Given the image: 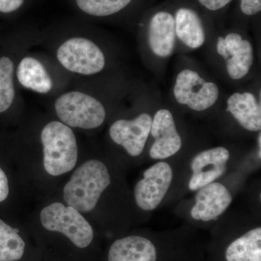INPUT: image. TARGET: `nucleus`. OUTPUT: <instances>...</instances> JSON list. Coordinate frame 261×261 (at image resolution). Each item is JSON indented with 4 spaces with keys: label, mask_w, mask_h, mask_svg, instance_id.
Masks as SVG:
<instances>
[{
    "label": "nucleus",
    "mask_w": 261,
    "mask_h": 261,
    "mask_svg": "<svg viewBox=\"0 0 261 261\" xmlns=\"http://www.w3.org/2000/svg\"><path fill=\"white\" fill-rule=\"evenodd\" d=\"M110 184L111 176L104 163L97 160L87 161L75 170L65 185L64 200L80 212H90Z\"/></svg>",
    "instance_id": "nucleus-1"
},
{
    "label": "nucleus",
    "mask_w": 261,
    "mask_h": 261,
    "mask_svg": "<svg viewBox=\"0 0 261 261\" xmlns=\"http://www.w3.org/2000/svg\"><path fill=\"white\" fill-rule=\"evenodd\" d=\"M41 140L44 166L51 176L69 172L78 160V147L74 133L61 122L51 121L43 128Z\"/></svg>",
    "instance_id": "nucleus-2"
},
{
    "label": "nucleus",
    "mask_w": 261,
    "mask_h": 261,
    "mask_svg": "<svg viewBox=\"0 0 261 261\" xmlns=\"http://www.w3.org/2000/svg\"><path fill=\"white\" fill-rule=\"evenodd\" d=\"M40 219L43 227L61 233L77 250L88 249L93 243V228L80 211L71 206L51 203L43 209Z\"/></svg>",
    "instance_id": "nucleus-3"
},
{
    "label": "nucleus",
    "mask_w": 261,
    "mask_h": 261,
    "mask_svg": "<svg viewBox=\"0 0 261 261\" xmlns=\"http://www.w3.org/2000/svg\"><path fill=\"white\" fill-rule=\"evenodd\" d=\"M57 115L68 126L93 129L102 124L106 112L96 98L80 92L62 94L55 103Z\"/></svg>",
    "instance_id": "nucleus-4"
},
{
    "label": "nucleus",
    "mask_w": 261,
    "mask_h": 261,
    "mask_svg": "<svg viewBox=\"0 0 261 261\" xmlns=\"http://www.w3.org/2000/svg\"><path fill=\"white\" fill-rule=\"evenodd\" d=\"M57 58L67 70L82 75L95 74L106 65L102 51L84 38H71L63 43L58 48Z\"/></svg>",
    "instance_id": "nucleus-5"
},
{
    "label": "nucleus",
    "mask_w": 261,
    "mask_h": 261,
    "mask_svg": "<svg viewBox=\"0 0 261 261\" xmlns=\"http://www.w3.org/2000/svg\"><path fill=\"white\" fill-rule=\"evenodd\" d=\"M175 99L192 111H204L212 107L219 97V89L214 82H206L197 72L181 70L173 88Z\"/></svg>",
    "instance_id": "nucleus-6"
},
{
    "label": "nucleus",
    "mask_w": 261,
    "mask_h": 261,
    "mask_svg": "<svg viewBox=\"0 0 261 261\" xmlns=\"http://www.w3.org/2000/svg\"><path fill=\"white\" fill-rule=\"evenodd\" d=\"M143 176L135 186L136 203L142 210L153 211L159 207L171 187L172 168L162 161L146 170Z\"/></svg>",
    "instance_id": "nucleus-7"
},
{
    "label": "nucleus",
    "mask_w": 261,
    "mask_h": 261,
    "mask_svg": "<svg viewBox=\"0 0 261 261\" xmlns=\"http://www.w3.org/2000/svg\"><path fill=\"white\" fill-rule=\"evenodd\" d=\"M216 50L226 61V70L233 80H242L248 74L253 63L251 43L238 33L218 38Z\"/></svg>",
    "instance_id": "nucleus-8"
},
{
    "label": "nucleus",
    "mask_w": 261,
    "mask_h": 261,
    "mask_svg": "<svg viewBox=\"0 0 261 261\" xmlns=\"http://www.w3.org/2000/svg\"><path fill=\"white\" fill-rule=\"evenodd\" d=\"M152 118L142 113L133 120H118L110 128V136L117 145L122 146L133 157L140 155L150 135Z\"/></svg>",
    "instance_id": "nucleus-9"
},
{
    "label": "nucleus",
    "mask_w": 261,
    "mask_h": 261,
    "mask_svg": "<svg viewBox=\"0 0 261 261\" xmlns=\"http://www.w3.org/2000/svg\"><path fill=\"white\" fill-rule=\"evenodd\" d=\"M150 135L154 140L149 150L152 159H168L177 153L181 148V136L176 128L172 113L167 109L159 110L154 115Z\"/></svg>",
    "instance_id": "nucleus-10"
},
{
    "label": "nucleus",
    "mask_w": 261,
    "mask_h": 261,
    "mask_svg": "<svg viewBox=\"0 0 261 261\" xmlns=\"http://www.w3.org/2000/svg\"><path fill=\"white\" fill-rule=\"evenodd\" d=\"M229 157L228 149L223 147L207 149L197 154L191 163L190 190L197 191L221 177L226 171Z\"/></svg>",
    "instance_id": "nucleus-11"
},
{
    "label": "nucleus",
    "mask_w": 261,
    "mask_h": 261,
    "mask_svg": "<svg viewBox=\"0 0 261 261\" xmlns=\"http://www.w3.org/2000/svg\"><path fill=\"white\" fill-rule=\"evenodd\" d=\"M197 191L195 204L191 210L192 219L197 221L217 219L232 202L231 192L219 182H212Z\"/></svg>",
    "instance_id": "nucleus-12"
},
{
    "label": "nucleus",
    "mask_w": 261,
    "mask_h": 261,
    "mask_svg": "<svg viewBox=\"0 0 261 261\" xmlns=\"http://www.w3.org/2000/svg\"><path fill=\"white\" fill-rule=\"evenodd\" d=\"M174 16L167 11H159L152 15L148 27L149 48L156 56H171L176 44Z\"/></svg>",
    "instance_id": "nucleus-13"
},
{
    "label": "nucleus",
    "mask_w": 261,
    "mask_h": 261,
    "mask_svg": "<svg viewBox=\"0 0 261 261\" xmlns=\"http://www.w3.org/2000/svg\"><path fill=\"white\" fill-rule=\"evenodd\" d=\"M107 261H158V251L149 239L132 235L115 240L109 250Z\"/></svg>",
    "instance_id": "nucleus-14"
},
{
    "label": "nucleus",
    "mask_w": 261,
    "mask_h": 261,
    "mask_svg": "<svg viewBox=\"0 0 261 261\" xmlns=\"http://www.w3.org/2000/svg\"><path fill=\"white\" fill-rule=\"evenodd\" d=\"M226 111L231 113L239 124L249 132L261 129L260 105L253 94L235 92L227 99Z\"/></svg>",
    "instance_id": "nucleus-15"
},
{
    "label": "nucleus",
    "mask_w": 261,
    "mask_h": 261,
    "mask_svg": "<svg viewBox=\"0 0 261 261\" xmlns=\"http://www.w3.org/2000/svg\"><path fill=\"white\" fill-rule=\"evenodd\" d=\"M176 35L187 47L197 49L205 42V29L202 20L195 10L179 8L174 16Z\"/></svg>",
    "instance_id": "nucleus-16"
},
{
    "label": "nucleus",
    "mask_w": 261,
    "mask_h": 261,
    "mask_svg": "<svg viewBox=\"0 0 261 261\" xmlns=\"http://www.w3.org/2000/svg\"><path fill=\"white\" fill-rule=\"evenodd\" d=\"M18 82L25 88L40 94H47L53 89L50 75L41 62L34 58H23L17 68Z\"/></svg>",
    "instance_id": "nucleus-17"
},
{
    "label": "nucleus",
    "mask_w": 261,
    "mask_h": 261,
    "mask_svg": "<svg viewBox=\"0 0 261 261\" xmlns=\"http://www.w3.org/2000/svg\"><path fill=\"white\" fill-rule=\"evenodd\" d=\"M226 261H261V228H252L231 242L225 251Z\"/></svg>",
    "instance_id": "nucleus-18"
},
{
    "label": "nucleus",
    "mask_w": 261,
    "mask_h": 261,
    "mask_svg": "<svg viewBox=\"0 0 261 261\" xmlns=\"http://www.w3.org/2000/svg\"><path fill=\"white\" fill-rule=\"evenodd\" d=\"M19 231L0 219V261H21L25 257L27 243Z\"/></svg>",
    "instance_id": "nucleus-19"
},
{
    "label": "nucleus",
    "mask_w": 261,
    "mask_h": 261,
    "mask_svg": "<svg viewBox=\"0 0 261 261\" xmlns=\"http://www.w3.org/2000/svg\"><path fill=\"white\" fill-rule=\"evenodd\" d=\"M14 65L8 57L0 58V113L9 109L15 98Z\"/></svg>",
    "instance_id": "nucleus-20"
},
{
    "label": "nucleus",
    "mask_w": 261,
    "mask_h": 261,
    "mask_svg": "<svg viewBox=\"0 0 261 261\" xmlns=\"http://www.w3.org/2000/svg\"><path fill=\"white\" fill-rule=\"evenodd\" d=\"M132 0H75L82 11L92 16L106 17L124 9Z\"/></svg>",
    "instance_id": "nucleus-21"
},
{
    "label": "nucleus",
    "mask_w": 261,
    "mask_h": 261,
    "mask_svg": "<svg viewBox=\"0 0 261 261\" xmlns=\"http://www.w3.org/2000/svg\"><path fill=\"white\" fill-rule=\"evenodd\" d=\"M240 9L244 14L251 16L260 13L261 0H240Z\"/></svg>",
    "instance_id": "nucleus-22"
},
{
    "label": "nucleus",
    "mask_w": 261,
    "mask_h": 261,
    "mask_svg": "<svg viewBox=\"0 0 261 261\" xmlns=\"http://www.w3.org/2000/svg\"><path fill=\"white\" fill-rule=\"evenodd\" d=\"M24 0H0V13H10L18 10Z\"/></svg>",
    "instance_id": "nucleus-23"
},
{
    "label": "nucleus",
    "mask_w": 261,
    "mask_h": 261,
    "mask_svg": "<svg viewBox=\"0 0 261 261\" xmlns=\"http://www.w3.org/2000/svg\"><path fill=\"white\" fill-rule=\"evenodd\" d=\"M232 0H198L202 6L211 11H216L224 8Z\"/></svg>",
    "instance_id": "nucleus-24"
},
{
    "label": "nucleus",
    "mask_w": 261,
    "mask_h": 261,
    "mask_svg": "<svg viewBox=\"0 0 261 261\" xmlns=\"http://www.w3.org/2000/svg\"><path fill=\"white\" fill-rule=\"evenodd\" d=\"M9 195V185L8 177L3 170L0 168V202L6 200Z\"/></svg>",
    "instance_id": "nucleus-25"
},
{
    "label": "nucleus",
    "mask_w": 261,
    "mask_h": 261,
    "mask_svg": "<svg viewBox=\"0 0 261 261\" xmlns=\"http://www.w3.org/2000/svg\"><path fill=\"white\" fill-rule=\"evenodd\" d=\"M257 142H258L259 145V151H258V157L259 159H261V135L259 134L258 138H257Z\"/></svg>",
    "instance_id": "nucleus-26"
}]
</instances>
